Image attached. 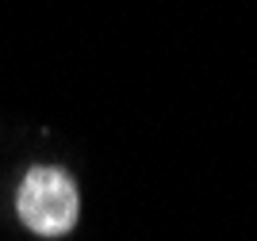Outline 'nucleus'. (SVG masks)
Wrapping results in <instances>:
<instances>
[{
    "instance_id": "nucleus-1",
    "label": "nucleus",
    "mask_w": 257,
    "mask_h": 241,
    "mask_svg": "<svg viewBox=\"0 0 257 241\" xmlns=\"http://www.w3.org/2000/svg\"><path fill=\"white\" fill-rule=\"evenodd\" d=\"M16 210H20V222L39 237L69 233L81 214V195H77L73 176L58 165L27 168V176L16 191Z\"/></svg>"
}]
</instances>
